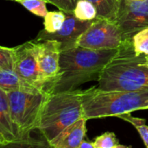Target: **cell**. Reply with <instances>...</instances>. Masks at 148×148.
<instances>
[{"label":"cell","instance_id":"30bf717a","mask_svg":"<svg viewBox=\"0 0 148 148\" xmlns=\"http://www.w3.org/2000/svg\"><path fill=\"white\" fill-rule=\"evenodd\" d=\"M65 20L60 30L53 33H48L44 29L40 31L33 40H55L61 44L62 50L78 45L77 42L80 35L90 26L92 21H81L74 16L73 12H64Z\"/></svg>","mask_w":148,"mask_h":148},{"label":"cell","instance_id":"2e32d148","mask_svg":"<svg viewBox=\"0 0 148 148\" xmlns=\"http://www.w3.org/2000/svg\"><path fill=\"white\" fill-rule=\"evenodd\" d=\"M72 12L74 16L81 21H93L97 18L96 8L86 0H78Z\"/></svg>","mask_w":148,"mask_h":148},{"label":"cell","instance_id":"4316f807","mask_svg":"<svg viewBox=\"0 0 148 148\" xmlns=\"http://www.w3.org/2000/svg\"><path fill=\"white\" fill-rule=\"evenodd\" d=\"M5 141L4 139V138L2 137L1 134H0V144H5Z\"/></svg>","mask_w":148,"mask_h":148},{"label":"cell","instance_id":"d4e9b609","mask_svg":"<svg viewBox=\"0 0 148 148\" xmlns=\"http://www.w3.org/2000/svg\"><path fill=\"white\" fill-rule=\"evenodd\" d=\"M113 148H132L131 146H126V145H116L115 147H113Z\"/></svg>","mask_w":148,"mask_h":148},{"label":"cell","instance_id":"4fadbf2b","mask_svg":"<svg viewBox=\"0 0 148 148\" xmlns=\"http://www.w3.org/2000/svg\"><path fill=\"white\" fill-rule=\"evenodd\" d=\"M0 89L5 91L6 92L18 90L41 91L25 83L18 77L14 69L0 70Z\"/></svg>","mask_w":148,"mask_h":148},{"label":"cell","instance_id":"e0dca14e","mask_svg":"<svg viewBox=\"0 0 148 148\" xmlns=\"http://www.w3.org/2000/svg\"><path fill=\"white\" fill-rule=\"evenodd\" d=\"M65 20V13L62 11L48 12L44 18V30L48 33H53L61 29Z\"/></svg>","mask_w":148,"mask_h":148},{"label":"cell","instance_id":"ac0fdd59","mask_svg":"<svg viewBox=\"0 0 148 148\" xmlns=\"http://www.w3.org/2000/svg\"><path fill=\"white\" fill-rule=\"evenodd\" d=\"M118 118H120L125 121H128L131 123L138 131L139 133L141 138L144 141V144L146 148H148V125H145V119L135 118L131 115V113H125L118 116Z\"/></svg>","mask_w":148,"mask_h":148},{"label":"cell","instance_id":"f546056e","mask_svg":"<svg viewBox=\"0 0 148 148\" xmlns=\"http://www.w3.org/2000/svg\"><path fill=\"white\" fill-rule=\"evenodd\" d=\"M147 109H148V108H147Z\"/></svg>","mask_w":148,"mask_h":148},{"label":"cell","instance_id":"f1b7e54d","mask_svg":"<svg viewBox=\"0 0 148 148\" xmlns=\"http://www.w3.org/2000/svg\"><path fill=\"white\" fill-rule=\"evenodd\" d=\"M11 1H15V2H18V1H19V0H11Z\"/></svg>","mask_w":148,"mask_h":148},{"label":"cell","instance_id":"6da1fadb","mask_svg":"<svg viewBox=\"0 0 148 148\" xmlns=\"http://www.w3.org/2000/svg\"><path fill=\"white\" fill-rule=\"evenodd\" d=\"M118 49L92 50L79 45L63 49L57 80L48 93L73 91L81 85L99 79L100 74Z\"/></svg>","mask_w":148,"mask_h":148},{"label":"cell","instance_id":"603a6c76","mask_svg":"<svg viewBox=\"0 0 148 148\" xmlns=\"http://www.w3.org/2000/svg\"><path fill=\"white\" fill-rule=\"evenodd\" d=\"M46 1L47 3L55 5L62 12H72L76 6L78 0H46Z\"/></svg>","mask_w":148,"mask_h":148},{"label":"cell","instance_id":"3957f363","mask_svg":"<svg viewBox=\"0 0 148 148\" xmlns=\"http://www.w3.org/2000/svg\"><path fill=\"white\" fill-rule=\"evenodd\" d=\"M84 117L91 119L118 117L148 108V91H104L98 86L82 90Z\"/></svg>","mask_w":148,"mask_h":148},{"label":"cell","instance_id":"83f0119b","mask_svg":"<svg viewBox=\"0 0 148 148\" xmlns=\"http://www.w3.org/2000/svg\"><path fill=\"white\" fill-rule=\"evenodd\" d=\"M131 1H145V0H131Z\"/></svg>","mask_w":148,"mask_h":148},{"label":"cell","instance_id":"9c48e42d","mask_svg":"<svg viewBox=\"0 0 148 148\" xmlns=\"http://www.w3.org/2000/svg\"><path fill=\"white\" fill-rule=\"evenodd\" d=\"M35 43L40 78L45 91L48 92L49 88L57 80L59 73L62 45L55 40H43Z\"/></svg>","mask_w":148,"mask_h":148},{"label":"cell","instance_id":"7a4b0ae2","mask_svg":"<svg viewBox=\"0 0 148 148\" xmlns=\"http://www.w3.org/2000/svg\"><path fill=\"white\" fill-rule=\"evenodd\" d=\"M145 55L134 52L132 39L124 40L117 53L103 69L98 87L104 91H148Z\"/></svg>","mask_w":148,"mask_h":148},{"label":"cell","instance_id":"ba28073f","mask_svg":"<svg viewBox=\"0 0 148 148\" xmlns=\"http://www.w3.org/2000/svg\"><path fill=\"white\" fill-rule=\"evenodd\" d=\"M13 49L14 71L18 77L27 85L45 92L40 78L36 43L29 41Z\"/></svg>","mask_w":148,"mask_h":148},{"label":"cell","instance_id":"5bb4252c","mask_svg":"<svg viewBox=\"0 0 148 148\" xmlns=\"http://www.w3.org/2000/svg\"><path fill=\"white\" fill-rule=\"evenodd\" d=\"M97 10V18L115 21L117 18L119 0H86Z\"/></svg>","mask_w":148,"mask_h":148},{"label":"cell","instance_id":"484cf974","mask_svg":"<svg viewBox=\"0 0 148 148\" xmlns=\"http://www.w3.org/2000/svg\"><path fill=\"white\" fill-rule=\"evenodd\" d=\"M144 65H145L146 67H148V55H145V60Z\"/></svg>","mask_w":148,"mask_h":148},{"label":"cell","instance_id":"5b68a950","mask_svg":"<svg viewBox=\"0 0 148 148\" xmlns=\"http://www.w3.org/2000/svg\"><path fill=\"white\" fill-rule=\"evenodd\" d=\"M13 121L20 139L31 137L38 129L41 112L48 92L43 91L18 90L7 92Z\"/></svg>","mask_w":148,"mask_h":148},{"label":"cell","instance_id":"277c9868","mask_svg":"<svg viewBox=\"0 0 148 148\" xmlns=\"http://www.w3.org/2000/svg\"><path fill=\"white\" fill-rule=\"evenodd\" d=\"M85 118L82 90L48 93L44 104L38 131L51 143L69 125Z\"/></svg>","mask_w":148,"mask_h":148},{"label":"cell","instance_id":"44dd1931","mask_svg":"<svg viewBox=\"0 0 148 148\" xmlns=\"http://www.w3.org/2000/svg\"><path fill=\"white\" fill-rule=\"evenodd\" d=\"M96 148H113L119 145V140L114 132H105L94 140Z\"/></svg>","mask_w":148,"mask_h":148},{"label":"cell","instance_id":"ffe728a7","mask_svg":"<svg viewBox=\"0 0 148 148\" xmlns=\"http://www.w3.org/2000/svg\"><path fill=\"white\" fill-rule=\"evenodd\" d=\"M18 3L38 17L45 18L48 13L46 0H19Z\"/></svg>","mask_w":148,"mask_h":148},{"label":"cell","instance_id":"7402d4cb","mask_svg":"<svg viewBox=\"0 0 148 148\" xmlns=\"http://www.w3.org/2000/svg\"><path fill=\"white\" fill-rule=\"evenodd\" d=\"M14 69V49L0 45V70Z\"/></svg>","mask_w":148,"mask_h":148},{"label":"cell","instance_id":"d6986e66","mask_svg":"<svg viewBox=\"0 0 148 148\" xmlns=\"http://www.w3.org/2000/svg\"><path fill=\"white\" fill-rule=\"evenodd\" d=\"M132 42L137 55H148V27L138 32L132 37Z\"/></svg>","mask_w":148,"mask_h":148},{"label":"cell","instance_id":"8992f818","mask_svg":"<svg viewBox=\"0 0 148 148\" xmlns=\"http://www.w3.org/2000/svg\"><path fill=\"white\" fill-rule=\"evenodd\" d=\"M122 33L115 21L95 18L80 35L77 45L92 50L119 49L123 44Z\"/></svg>","mask_w":148,"mask_h":148},{"label":"cell","instance_id":"9a60e30c","mask_svg":"<svg viewBox=\"0 0 148 148\" xmlns=\"http://www.w3.org/2000/svg\"><path fill=\"white\" fill-rule=\"evenodd\" d=\"M0 148H53L50 143L44 138L43 139H37L32 137L0 144Z\"/></svg>","mask_w":148,"mask_h":148},{"label":"cell","instance_id":"7c38bea8","mask_svg":"<svg viewBox=\"0 0 148 148\" xmlns=\"http://www.w3.org/2000/svg\"><path fill=\"white\" fill-rule=\"evenodd\" d=\"M0 134L5 143L19 140V132L13 121L7 92L0 89Z\"/></svg>","mask_w":148,"mask_h":148},{"label":"cell","instance_id":"cb8c5ba5","mask_svg":"<svg viewBox=\"0 0 148 148\" xmlns=\"http://www.w3.org/2000/svg\"><path fill=\"white\" fill-rule=\"evenodd\" d=\"M79 148H96L95 145H94V143L93 142H91V141H88V140H83V142L81 143Z\"/></svg>","mask_w":148,"mask_h":148},{"label":"cell","instance_id":"52a82bcc","mask_svg":"<svg viewBox=\"0 0 148 148\" xmlns=\"http://www.w3.org/2000/svg\"><path fill=\"white\" fill-rule=\"evenodd\" d=\"M115 22L122 33L123 39H132L138 32L148 27V0H119Z\"/></svg>","mask_w":148,"mask_h":148},{"label":"cell","instance_id":"8fae6325","mask_svg":"<svg viewBox=\"0 0 148 148\" xmlns=\"http://www.w3.org/2000/svg\"><path fill=\"white\" fill-rule=\"evenodd\" d=\"M86 118H82L65 128L51 143L53 148H79L86 135Z\"/></svg>","mask_w":148,"mask_h":148}]
</instances>
